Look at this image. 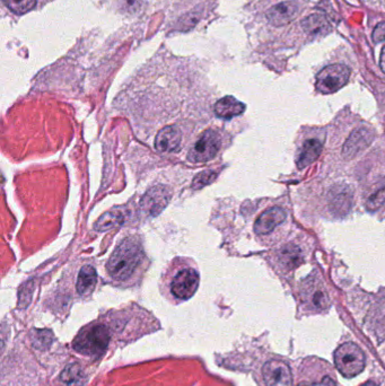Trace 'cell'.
Masks as SVG:
<instances>
[{"instance_id":"cell-1","label":"cell","mask_w":385,"mask_h":386,"mask_svg":"<svg viewBox=\"0 0 385 386\" xmlns=\"http://www.w3.org/2000/svg\"><path fill=\"white\" fill-rule=\"evenodd\" d=\"M143 255L141 243L134 239H127L119 244L109 260V275L118 282H125L134 275L137 266L141 264Z\"/></svg>"},{"instance_id":"cell-2","label":"cell","mask_w":385,"mask_h":386,"mask_svg":"<svg viewBox=\"0 0 385 386\" xmlns=\"http://www.w3.org/2000/svg\"><path fill=\"white\" fill-rule=\"evenodd\" d=\"M110 332L103 324H90L78 333L72 342V347L77 353L86 356H96L108 348Z\"/></svg>"},{"instance_id":"cell-3","label":"cell","mask_w":385,"mask_h":386,"mask_svg":"<svg viewBox=\"0 0 385 386\" xmlns=\"http://www.w3.org/2000/svg\"><path fill=\"white\" fill-rule=\"evenodd\" d=\"M335 362L345 378H355L364 369L365 355L357 344L347 342L336 351Z\"/></svg>"},{"instance_id":"cell-4","label":"cell","mask_w":385,"mask_h":386,"mask_svg":"<svg viewBox=\"0 0 385 386\" xmlns=\"http://www.w3.org/2000/svg\"><path fill=\"white\" fill-rule=\"evenodd\" d=\"M350 69L345 65H331L323 68L317 76V90L320 93L332 94L343 88L348 83Z\"/></svg>"},{"instance_id":"cell-5","label":"cell","mask_w":385,"mask_h":386,"mask_svg":"<svg viewBox=\"0 0 385 386\" xmlns=\"http://www.w3.org/2000/svg\"><path fill=\"white\" fill-rule=\"evenodd\" d=\"M221 137L216 130H206L198 138L196 144L189 153L191 163H206L212 161L221 150Z\"/></svg>"},{"instance_id":"cell-6","label":"cell","mask_w":385,"mask_h":386,"mask_svg":"<svg viewBox=\"0 0 385 386\" xmlns=\"http://www.w3.org/2000/svg\"><path fill=\"white\" fill-rule=\"evenodd\" d=\"M199 287V275L192 268H184L174 275L171 291L179 300H187L194 296Z\"/></svg>"},{"instance_id":"cell-7","label":"cell","mask_w":385,"mask_h":386,"mask_svg":"<svg viewBox=\"0 0 385 386\" xmlns=\"http://www.w3.org/2000/svg\"><path fill=\"white\" fill-rule=\"evenodd\" d=\"M182 130L176 124H168L155 136L154 146L159 153H178L182 146Z\"/></svg>"},{"instance_id":"cell-8","label":"cell","mask_w":385,"mask_h":386,"mask_svg":"<svg viewBox=\"0 0 385 386\" xmlns=\"http://www.w3.org/2000/svg\"><path fill=\"white\" fill-rule=\"evenodd\" d=\"M263 378L267 386H293L290 366L281 360H270L263 366Z\"/></svg>"},{"instance_id":"cell-9","label":"cell","mask_w":385,"mask_h":386,"mask_svg":"<svg viewBox=\"0 0 385 386\" xmlns=\"http://www.w3.org/2000/svg\"><path fill=\"white\" fill-rule=\"evenodd\" d=\"M170 199L171 193L166 188L162 186H154L141 199V208L145 213L155 217L165 209Z\"/></svg>"},{"instance_id":"cell-10","label":"cell","mask_w":385,"mask_h":386,"mask_svg":"<svg viewBox=\"0 0 385 386\" xmlns=\"http://www.w3.org/2000/svg\"><path fill=\"white\" fill-rule=\"evenodd\" d=\"M330 209L336 216H346L352 209L354 204V192L349 186L340 184L332 188L329 195Z\"/></svg>"},{"instance_id":"cell-11","label":"cell","mask_w":385,"mask_h":386,"mask_svg":"<svg viewBox=\"0 0 385 386\" xmlns=\"http://www.w3.org/2000/svg\"><path fill=\"white\" fill-rule=\"evenodd\" d=\"M286 217V210L281 207H272L259 216V218L254 224V231L258 235H267L272 233L278 225L285 222Z\"/></svg>"},{"instance_id":"cell-12","label":"cell","mask_w":385,"mask_h":386,"mask_svg":"<svg viewBox=\"0 0 385 386\" xmlns=\"http://www.w3.org/2000/svg\"><path fill=\"white\" fill-rule=\"evenodd\" d=\"M373 138V131H370L368 129H356L355 131L352 132V135L343 146V156L346 159H354L356 155H359L372 143Z\"/></svg>"},{"instance_id":"cell-13","label":"cell","mask_w":385,"mask_h":386,"mask_svg":"<svg viewBox=\"0 0 385 386\" xmlns=\"http://www.w3.org/2000/svg\"><path fill=\"white\" fill-rule=\"evenodd\" d=\"M299 12V5L293 1H285L272 7L267 12V19L275 26H283L293 21Z\"/></svg>"},{"instance_id":"cell-14","label":"cell","mask_w":385,"mask_h":386,"mask_svg":"<svg viewBox=\"0 0 385 386\" xmlns=\"http://www.w3.org/2000/svg\"><path fill=\"white\" fill-rule=\"evenodd\" d=\"M244 110L245 105L237 101L233 96H225L223 99H218L214 106L216 115L226 120L242 114Z\"/></svg>"},{"instance_id":"cell-15","label":"cell","mask_w":385,"mask_h":386,"mask_svg":"<svg viewBox=\"0 0 385 386\" xmlns=\"http://www.w3.org/2000/svg\"><path fill=\"white\" fill-rule=\"evenodd\" d=\"M321 152H322V143L319 139H308L305 141L301 153H299V159L296 161L297 168L299 170H304L310 166L312 163L317 161Z\"/></svg>"},{"instance_id":"cell-16","label":"cell","mask_w":385,"mask_h":386,"mask_svg":"<svg viewBox=\"0 0 385 386\" xmlns=\"http://www.w3.org/2000/svg\"><path fill=\"white\" fill-rule=\"evenodd\" d=\"M305 300H308V304L317 311L326 309L329 306L327 291H324L322 284H315L313 280L308 282V288L305 289Z\"/></svg>"},{"instance_id":"cell-17","label":"cell","mask_w":385,"mask_h":386,"mask_svg":"<svg viewBox=\"0 0 385 386\" xmlns=\"http://www.w3.org/2000/svg\"><path fill=\"white\" fill-rule=\"evenodd\" d=\"M97 282V273L92 266L81 268L77 278V291L81 296H87L93 293Z\"/></svg>"},{"instance_id":"cell-18","label":"cell","mask_w":385,"mask_h":386,"mask_svg":"<svg viewBox=\"0 0 385 386\" xmlns=\"http://www.w3.org/2000/svg\"><path fill=\"white\" fill-rule=\"evenodd\" d=\"M278 259H279L281 266H284L285 270L295 269L296 266H299L303 262L301 250L293 244L284 246L279 252Z\"/></svg>"},{"instance_id":"cell-19","label":"cell","mask_w":385,"mask_h":386,"mask_svg":"<svg viewBox=\"0 0 385 386\" xmlns=\"http://www.w3.org/2000/svg\"><path fill=\"white\" fill-rule=\"evenodd\" d=\"M303 27L310 35L322 36L329 33V31L331 30L329 22L327 18L322 15H312L305 18L303 21Z\"/></svg>"},{"instance_id":"cell-20","label":"cell","mask_w":385,"mask_h":386,"mask_svg":"<svg viewBox=\"0 0 385 386\" xmlns=\"http://www.w3.org/2000/svg\"><path fill=\"white\" fill-rule=\"evenodd\" d=\"M126 219V215L121 210H111L100 217L96 222L95 230L100 232H107L112 228L118 227Z\"/></svg>"},{"instance_id":"cell-21","label":"cell","mask_w":385,"mask_h":386,"mask_svg":"<svg viewBox=\"0 0 385 386\" xmlns=\"http://www.w3.org/2000/svg\"><path fill=\"white\" fill-rule=\"evenodd\" d=\"M60 380L68 386H83L86 382V376L81 366L78 364H70L63 369L60 375Z\"/></svg>"},{"instance_id":"cell-22","label":"cell","mask_w":385,"mask_h":386,"mask_svg":"<svg viewBox=\"0 0 385 386\" xmlns=\"http://www.w3.org/2000/svg\"><path fill=\"white\" fill-rule=\"evenodd\" d=\"M9 10L16 15H23L36 6V0H3Z\"/></svg>"},{"instance_id":"cell-23","label":"cell","mask_w":385,"mask_h":386,"mask_svg":"<svg viewBox=\"0 0 385 386\" xmlns=\"http://www.w3.org/2000/svg\"><path fill=\"white\" fill-rule=\"evenodd\" d=\"M52 335L50 331H40L38 330L36 333L32 335V342L33 346L38 349H48L50 347L51 342H52Z\"/></svg>"},{"instance_id":"cell-24","label":"cell","mask_w":385,"mask_h":386,"mask_svg":"<svg viewBox=\"0 0 385 386\" xmlns=\"http://www.w3.org/2000/svg\"><path fill=\"white\" fill-rule=\"evenodd\" d=\"M217 174L212 171H203L198 174L197 177H194V182H192V188L198 190L201 189L203 186H208L210 183L215 181Z\"/></svg>"},{"instance_id":"cell-25","label":"cell","mask_w":385,"mask_h":386,"mask_svg":"<svg viewBox=\"0 0 385 386\" xmlns=\"http://www.w3.org/2000/svg\"><path fill=\"white\" fill-rule=\"evenodd\" d=\"M385 202V186H381L379 189H377V191L374 192V195H370L368 198V204H366V207H368V209L370 210H377L379 209V207L382 206L383 204Z\"/></svg>"},{"instance_id":"cell-26","label":"cell","mask_w":385,"mask_h":386,"mask_svg":"<svg viewBox=\"0 0 385 386\" xmlns=\"http://www.w3.org/2000/svg\"><path fill=\"white\" fill-rule=\"evenodd\" d=\"M373 41L375 43H381L385 41V22L379 23L373 32Z\"/></svg>"},{"instance_id":"cell-27","label":"cell","mask_w":385,"mask_h":386,"mask_svg":"<svg viewBox=\"0 0 385 386\" xmlns=\"http://www.w3.org/2000/svg\"><path fill=\"white\" fill-rule=\"evenodd\" d=\"M299 386H337L336 385L335 380L330 378H324L321 382L317 383H304L301 384Z\"/></svg>"},{"instance_id":"cell-28","label":"cell","mask_w":385,"mask_h":386,"mask_svg":"<svg viewBox=\"0 0 385 386\" xmlns=\"http://www.w3.org/2000/svg\"><path fill=\"white\" fill-rule=\"evenodd\" d=\"M379 66L382 69V72L385 74V45L382 49V54H381V61H379Z\"/></svg>"},{"instance_id":"cell-29","label":"cell","mask_w":385,"mask_h":386,"mask_svg":"<svg viewBox=\"0 0 385 386\" xmlns=\"http://www.w3.org/2000/svg\"><path fill=\"white\" fill-rule=\"evenodd\" d=\"M363 386H377L375 385V384L373 383V382H368V383L365 384V385Z\"/></svg>"}]
</instances>
